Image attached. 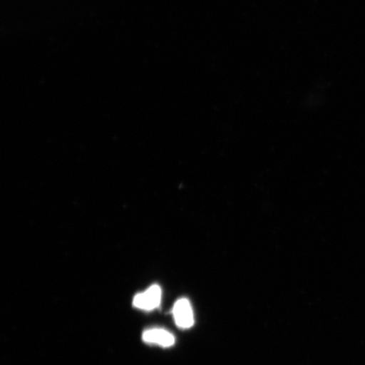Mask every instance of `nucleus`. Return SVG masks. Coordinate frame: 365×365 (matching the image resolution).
I'll list each match as a JSON object with an SVG mask.
<instances>
[{"label":"nucleus","instance_id":"1","mask_svg":"<svg viewBox=\"0 0 365 365\" xmlns=\"http://www.w3.org/2000/svg\"><path fill=\"white\" fill-rule=\"evenodd\" d=\"M162 289L160 286L154 284L143 293L136 294L133 299V307L136 309L150 312L156 309L161 304Z\"/></svg>","mask_w":365,"mask_h":365},{"label":"nucleus","instance_id":"2","mask_svg":"<svg viewBox=\"0 0 365 365\" xmlns=\"http://www.w3.org/2000/svg\"><path fill=\"white\" fill-rule=\"evenodd\" d=\"M172 313L176 326L180 329H190L194 326L193 309L188 299L182 298L177 300L173 305Z\"/></svg>","mask_w":365,"mask_h":365},{"label":"nucleus","instance_id":"3","mask_svg":"<svg viewBox=\"0 0 365 365\" xmlns=\"http://www.w3.org/2000/svg\"><path fill=\"white\" fill-rule=\"evenodd\" d=\"M143 340L145 344L160 346L162 348H170L175 344V336L163 328L145 330L143 334Z\"/></svg>","mask_w":365,"mask_h":365}]
</instances>
